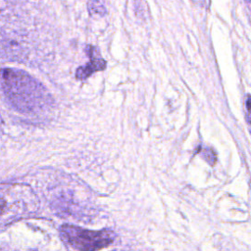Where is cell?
<instances>
[{
    "label": "cell",
    "mask_w": 251,
    "mask_h": 251,
    "mask_svg": "<svg viewBox=\"0 0 251 251\" xmlns=\"http://www.w3.org/2000/svg\"><path fill=\"white\" fill-rule=\"evenodd\" d=\"M0 84L12 103L21 111L31 112L48 105L49 96L45 88L23 71L0 70Z\"/></svg>",
    "instance_id": "6da1fadb"
},
{
    "label": "cell",
    "mask_w": 251,
    "mask_h": 251,
    "mask_svg": "<svg viewBox=\"0 0 251 251\" xmlns=\"http://www.w3.org/2000/svg\"><path fill=\"white\" fill-rule=\"evenodd\" d=\"M60 232L64 241L78 251H98L112 244L116 237V234L107 228L93 231L72 225L62 226Z\"/></svg>",
    "instance_id": "7a4b0ae2"
},
{
    "label": "cell",
    "mask_w": 251,
    "mask_h": 251,
    "mask_svg": "<svg viewBox=\"0 0 251 251\" xmlns=\"http://www.w3.org/2000/svg\"><path fill=\"white\" fill-rule=\"evenodd\" d=\"M87 49H89L87 53L90 57V62L84 66L77 68L75 72V77L80 80L85 79L88 76H90L93 73L102 71L106 68V62L103 58L99 56V53L96 50V48L92 46H87Z\"/></svg>",
    "instance_id": "3957f363"
},
{
    "label": "cell",
    "mask_w": 251,
    "mask_h": 251,
    "mask_svg": "<svg viewBox=\"0 0 251 251\" xmlns=\"http://www.w3.org/2000/svg\"><path fill=\"white\" fill-rule=\"evenodd\" d=\"M88 8L91 13L104 16L106 14V9L103 5L102 0H89Z\"/></svg>",
    "instance_id": "277c9868"
},
{
    "label": "cell",
    "mask_w": 251,
    "mask_h": 251,
    "mask_svg": "<svg viewBox=\"0 0 251 251\" xmlns=\"http://www.w3.org/2000/svg\"><path fill=\"white\" fill-rule=\"evenodd\" d=\"M4 208H5V200L0 197V214H2V212L4 211Z\"/></svg>",
    "instance_id": "5b68a950"
},
{
    "label": "cell",
    "mask_w": 251,
    "mask_h": 251,
    "mask_svg": "<svg viewBox=\"0 0 251 251\" xmlns=\"http://www.w3.org/2000/svg\"><path fill=\"white\" fill-rule=\"evenodd\" d=\"M246 109H247V121H248V116H249V109H250V97H249V95L247 96V100H246Z\"/></svg>",
    "instance_id": "8992f818"
}]
</instances>
